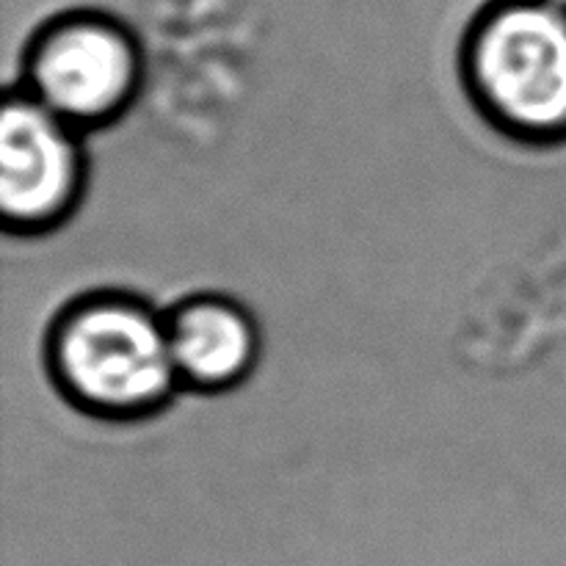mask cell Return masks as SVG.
Returning <instances> with one entry per match:
<instances>
[{"label":"cell","mask_w":566,"mask_h":566,"mask_svg":"<svg viewBox=\"0 0 566 566\" xmlns=\"http://www.w3.org/2000/svg\"><path fill=\"white\" fill-rule=\"evenodd\" d=\"M479 88L514 127H566V11L545 0H509L481 25L473 48Z\"/></svg>","instance_id":"cell-1"},{"label":"cell","mask_w":566,"mask_h":566,"mask_svg":"<svg viewBox=\"0 0 566 566\" xmlns=\"http://www.w3.org/2000/svg\"><path fill=\"white\" fill-rule=\"evenodd\" d=\"M59 368L77 398L119 412L155 403L177 379L169 326L133 304H94L72 315Z\"/></svg>","instance_id":"cell-2"},{"label":"cell","mask_w":566,"mask_h":566,"mask_svg":"<svg viewBox=\"0 0 566 566\" xmlns=\"http://www.w3.org/2000/svg\"><path fill=\"white\" fill-rule=\"evenodd\" d=\"M36 99L61 119H99L127 99L136 53L105 20H70L53 28L33 55Z\"/></svg>","instance_id":"cell-3"},{"label":"cell","mask_w":566,"mask_h":566,"mask_svg":"<svg viewBox=\"0 0 566 566\" xmlns=\"http://www.w3.org/2000/svg\"><path fill=\"white\" fill-rule=\"evenodd\" d=\"M36 97L14 99L0 125V205L9 221L39 224L59 213L77 182L70 133Z\"/></svg>","instance_id":"cell-4"},{"label":"cell","mask_w":566,"mask_h":566,"mask_svg":"<svg viewBox=\"0 0 566 566\" xmlns=\"http://www.w3.org/2000/svg\"><path fill=\"white\" fill-rule=\"evenodd\" d=\"M169 343L177 376L202 387H221L247 374L258 337L247 315L232 304L193 302L177 310Z\"/></svg>","instance_id":"cell-5"},{"label":"cell","mask_w":566,"mask_h":566,"mask_svg":"<svg viewBox=\"0 0 566 566\" xmlns=\"http://www.w3.org/2000/svg\"><path fill=\"white\" fill-rule=\"evenodd\" d=\"M545 3H551V6H556V9L566 11V0H545Z\"/></svg>","instance_id":"cell-6"}]
</instances>
